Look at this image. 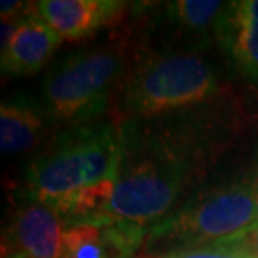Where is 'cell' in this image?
<instances>
[{
  "instance_id": "cell-12",
  "label": "cell",
  "mask_w": 258,
  "mask_h": 258,
  "mask_svg": "<svg viewBox=\"0 0 258 258\" xmlns=\"http://www.w3.org/2000/svg\"><path fill=\"white\" fill-rule=\"evenodd\" d=\"M230 5L231 2L225 4L218 0H181L174 4V12L181 24L189 29H206L213 25L218 30Z\"/></svg>"
},
{
  "instance_id": "cell-10",
  "label": "cell",
  "mask_w": 258,
  "mask_h": 258,
  "mask_svg": "<svg viewBox=\"0 0 258 258\" xmlns=\"http://www.w3.org/2000/svg\"><path fill=\"white\" fill-rule=\"evenodd\" d=\"M42 133V119L25 102H2L0 107V148L4 154L32 149Z\"/></svg>"
},
{
  "instance_id": "cell-13",
  "label": "cell",
  "mask_w": 258,
  "mask_h": 258,
  "mask_svg": "<svg viewBox=\"0 0 258 258\" xmlns=\"http://www.w3.org/2000/svg\"><path fill=\"white\" fill-rule=\"evenodd\" d=\"M163 258H258V255L250 248L246 236H243V238L205 245L200 248L174 251Z\"/></svg>"
},
{
  "instance_id": "cell-3",
  "label": "cell",
  "mask_w": 258,
  "mask_h": 258,
  "mask_svg": "<svg viewBox=\"0 0 258 258\" xmlns=\"http://www.w3.org/2000/svg\"><path fill=\"white\" fill-rule=\"evenodd\" d=\"M124 66V54L114 45L71 55L45 79V101L50 112L64 121H86L96 116Z\"/></svg>"
},
{
  "instance_id": "cell-11",
  "label": "cell",
  "mask_w": 258,
  "mask_h": 258,
  "mask_svg": "<svg viewBox=\"0 0 258 258\" xmlns=\"http://www.w3.org/2000/svg\"><path fill=\"white\" fill-rule=\"evenodd\" d=\"M60 258H111L101 226L76 225L64 230Z\"/></svg>"
},
{
  "instance_id": "cell-15",
  "label": "cell",
  "mask_w": 258,
  "mask_h": 258,
  "mask_svg": "<svg viewBox=\"0 0 258 258\" xmlns=\"http://www.w3.org/2000/svg\"><path fill=\"white\" fill-rule=\"evenodd\" d=\"M246 241H248L250 248L255 251V253L258 255V225L255 226L253 230L250 231L248 235H246Z\"/></svg>"
},
{
  "instance_id": "cell-7",
  "label": "cell",
  "mask_w": 258,
  "mask_h": 258,
  "mask_svg": "<svg viewBox=\"0 0 258 258\" xmlns=\"http://www.w3.org/2000/svg\"><path fill=\"white\" fill-rule=\"evenodd\" d=\"M122 5L111 0H44L37 12L62 40H79L114 19Z\"/></svg>"
},
{
  "instance_id": "cell-8",
  "label": "cell",
  "mask_w": 258,
  "mask_h": 258,
  "mask_svg": "<svg viewBox=\"0 0 258 258\" xmlns=\"http://www.w3.org/2000/svg\"><path fill=\"white\" fill-rule=\"evenodd\" d=\"M60 42V35L39 15L22 17L9 47L2 52V69L19 76L35 74L47 64Z\"/></svg>"
},
{
  "instance_id": "cell-14",
  "label": "cell",
  "mask_w": 258,
  "mask_h": 258,
  "mask_svg": "<svg viewBox=\"0 0 258 258\" xmlns=\"http://www.w3.org/2000/svg\"><path fill=\"white\" fill-rule=\"evenodd\" d=\"M25 4L17 2V0H12V2H4L0 4V10H2V19H20V14L24 12Z\"/></svg>"
},
{
  "instance_id": "cell-6",
  "label": "cell",
  "mask_w": 258,
  "mask_h": 258,
  "mask_svg": "<svg viewBox=\"0 0 258 258\" xmlns=\"http://www.w3.org/2000/svg\"><path fill=\"white\" fill-rule=\"evenodd\" d=\"M60 213L52 206L27 196L15 206L7 233L4 235V258H60L62 248Z\"/></svg>"
},
{
  "instance_id": "cell-4",
  "label": "cell",
  "mask_w": 258,
  "mask_h": 258,
  "mask_svg": "<svg viewBox=\"0 0 258 258\" xmlns=\"http://www.w3.org/2000/svg\"><path fill=\"white\" fill-rule=\"evenodd\" d=\"M258 225V191L255 184L240 183L221 188L188 206L161 225L153 235L174 233L188 243L243 238Z\"/></svg>"
},
{
  "instance_id": "cell-9",
  "label": "cell",
  "mask_w": 258,
  "mask_h": 258,
  "mask_svg": "<svg viewBox=\"0 0 258 258\" xmlns=\"http://www.w3.org/2000/svg\"><path fill=\"white\" fill-rule=\"evenodd\" d=\"M218 32L238 71L258 81V0L231 2Z\"/></svg>"
},
{
  "instance_id": "cell-16",
  "label": "cell",
  "mask_w": 258,
  "mask_h": 258,
  "mask_svg": "<svg viewBox=\"0 0 258 258\" xmlns=\"http://www.w3.org/2000/svg\"><path fill=\"white\" fill-rule=\"evenodd\" d=\"M255 186H256V191H258V181H256V184H255Z\"/></svg>"
},
{
  "instance_id": "cell-1",
  "label": "cell",
  "mask_w": 258,
  "mask_h": 258,
  "mask_svg": "<svg viewBox=\"0 0 258 258\" xmlns=\"http://www.w3.org/2000/svg\"><path fill=\"white\" fill-rule=\"evenodd\" d=\"M121 159L122 141L111 126L71 129L30 164V196L62 213L84 188L117 181Z\"/></svg>"
},
{
  "instance_id": "cell-5",
  "label": "cell",
  "mask_w": 258,
  "mask_h": 258,
  "mask_svg": "<svg viewBox=\"0 0 258 258\" xmlns=\"http://www.w3.org/2000/svg\"><path fill=\"white\" fill-rule=\"evenodd\" d=\"M181 189V176L176 171L143 164L114 183V189L104 211L94 226L111 221L143 225L164 215Z\"/></svg>"
},
{
  "instance_id": "cell-2",
  "label": "cell",
  "mask_w": 258,
  "mask_h": 258,
  "mask_svg": "<svg viewBox=\"0 0 258 258\" xmlns=\"http://www.w3.org/2000/svg\"><path fill=\"white\" fill-rule=\"evenodd\" d=\"M215 89L213 71L198 55H164L143 64L129 77L122 104L131 114H158L203 101Z\"/></svg>"
}]
</instances>
